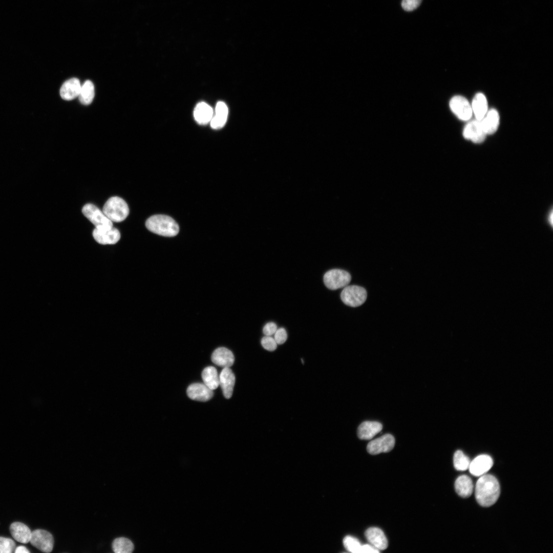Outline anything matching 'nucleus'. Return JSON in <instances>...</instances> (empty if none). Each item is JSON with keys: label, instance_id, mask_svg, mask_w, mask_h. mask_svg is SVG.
Here are the masks:
<instances>
[{"label": "nucleus", "instance_id": "22", "mask_svg": "<svg viewBox=\"0 0 553 553\" xmlns=\"http://www.w3.org/2000/svg\"><path fill=\"white\" fill-rule=\"evenodd\" d=\"M228 115V108L226 104L222 102H218L216 107L215 115L210 121V125L214 129H219L225 125Z\"/></svg>", "mask_w": 553, "mask_h": 553}, {"label": "nucleus", "instance_id": "23", "mask_svg": "<svg viewBox=\"0 0 553 553\" xmlns=\"http://www.w3.org/2000/svg\"><path fill=\"white\" fill-rule=\"evenodd\" d=\"M457 493L463 498L470 497L473 491L474 485L471 478L463 475L458 477L455 483Z\"/></svg>", "mask_w": 553, "mask_h": 553}, {"label": "nucleus", "instance_id": "12", "mask_svg": "<svg viewBox=\"0 0 553 553\" xmlns=\"http://www.w3.org/2000/svg\"><path fill=\"white\" fill-rule=\"evenodd\" d=\"M493 465V461L487 455H481L470 462L469 467L470 472L475 476L484 475Z\"/></svg>", "mask_w": 553, "mask_h": 553}, {"label": "nucleus", "instance_id": "29", "mask_svg": "<svg viewBox=\"0 0 553 553\" xmlns=\"http://www.w3.org/2000/svg\"><path fill=\"white\" fill-rule=\"evenodd\" d=\"M343 544L348 551L353 553H360L362 544L356 538L350 536H346L343 540Z\"/></svg>", "mask_w": 553, "mask_h": 553}, {"label": "nucleus", "instance_id": "14", "mask_svg": "<svg viewBox=\"0 0 553 553\" xmlns=\"http://www.w3.org/2000/svg\"><path fill=\"white\" fill-rule=\"evenodd\" d=\"M365 536L370 544L378 550L387 548L388 540L380 528L375 527L368 528L365 532Z\"/></svg>", "mask_w": 553, "mask_h": 553}, {"label": "nucleus", "instance_id": "2", "mask_svg": "<svg viewBox=\"0 0 553 553\" xmlns=\"http://www.w3.org/2000/svg\"><path fill=\"white\" fill-rule=\"evenodd\" d=\"M145 226L151 232L164 237H174L179 231L176 222L171 217L164 215L150 217L145 222Z\"/></svg>", "mask_w": 553, "mask_h": 553}, {"label": "nucleus", "instance_id": "5", "mask_svg": "<svg viewBox=\"0 0 553 553\" xmlns=\"http://www.w3.org/2000/svg\"><path fill=\"white\" fill-rule=\"evenodd\" d=\"M350 273L340 269H333L327 271L323 278L325 286L330 290L344 288L350 282Z\"/></svg>", "mask_w": 553, "mask_h": 553}, {"label": "nucleus", "instance_id": "37", "mask_svg": "<svg viewBox=\"0 0 553 553\" xmlns=\"http://www.w3.org/2000/svg\"><path fill=\"white\" fill-rule=\"evenodd\" d=\"M301 360H302V364H304V360H303V359H302Z\"/></svg>", "mask_w": 553, "mask_h": 553}, {"label": "nucleus", "instance_id": "24", "mask_svg": "<svg viewBox=\"0 0 553 553\" xmlns=\"http://www.w3.org/2000/svg\"><path fill=\"white\" fill-rule=\"evenodd\" d=\"M471 107L476 119L481 120L487 112V102L485 95L481 93L476 94Z\"/></svg>", "mask_w": 553, "mask_h": 553}, {"label": "nucleus", "instance_id": "27", "mask_svg": "<svg viewBox=\"0 0 553 553\" xmlns=\"http://www.w3.org/2000/svg\"><path fill=\"white\" fill-rule=\"evenodd\" d=\"M134 548L132 542L125 537L116 538L112 543V549L115 553H131Z\"/></svg>", "mask_w": 553, "mask_h": 553}, {"label": "nucleus", "instance_id": "19", "mask_svg": "<svg viewBox=\"0 0 553 553\" xmlns=\"http://www.w3.org/2000/svg\"><path fill=\"white\" fill-rule=\"evenodd\" d=\"M499 113L494 109L487 111L484 117L480 120L486 135L493 134L497 131L499 125Z\"/></svg>", "mask_w": 553, "mask_h": 553}, {"label": "nucleus", "instance_id": "28", "mask_svg": "<svg viewBox=\"0 0 553 553\" xmlns=\"http://www.w3.org/2000/svg\"><path fill=\"white\" fill-rule=\"evenodd\" d=\"M454 465L458 471L466 470L470 465V460L462 451H457L454 455Z\"/></svg>", "mask_w": 553, "mask_h": 553}, {"label": "nucleus", "instance_id": "11", "mask_svg": "<svg viewBox=\"0 0 553 553\" xmlns=\"http://www.w3.org/2000/svg\"><path fill=\"white\" fill-rule=\"evenodd\" d=\"M95 240L102 245L116 244L120 238L119 231L113 226L109 229L95 228L93 231Z\"/></svg>", "mask_w": 553, "mask_h": 553}, {"label": "nucleus", "instance_id": "9", "mask_svg": "<svg viewBox=\"0 0 553 553\" xmlns=\"http://www.w3.org/2000/svg\"><path fill=\"white\" fill-rule=\"evenodd\" d=\"M395 442L392 435L386 434L369 442L367 450L372 455L389 452L393 449Z\"/></svg>", "mask_w": 553, "mask_h": 553}, {"label": "nucleus", "instance_id": "8", "mask_svg": "<svg viewBox=\"0 0 553 553\" xmlns=\"http://www.w3.org/2000/svg\"><path fill=\"white\" fill-rule=\"evenodd\" d=\"M449 104L452 111L459 119L467 121L472 117V107L465 97L460 95L455 96L451 99Z\"/></svg>", "mask_w": 553, "mask_h": 553}, {"label": "nucleus", "instance_id": "33", "mask_svg": "<svg viewBox=\"0 0 553 553\" xmlns=\"http://www.w3.org/2000/svg\"><path fill=\"white\" fill-rule=\"evenodd\" d=\"M273 338L277 344L281 345L284 344L287 338V334L285 329L284 328L277 329L274 334Z\"/></svg>", "mask_w": 553, "mask_h": 553}, {"label": "nucleus", "instance_id": "3", "mask_svg": "<svg viewBox=\"0 0 553 553\" xmlns=\"http://www.w3.org/2000/svg\"><path fill=\"white\" fill-rule=\"evenodd\" d=\"M102 211L112 222H120L124 220L129 214V208L125 201L119 197L109 198L103 205Z\"/></svg>", "mask_w": 553, "mask_h": 553}, {"label": "nucleus", "instance_id": "25", "mask_svg": "<svg viewBox=\"0 0 553 553\" xmlns=\"http://www.w3.org/2000/svg\"><path fill=\"white\" fill-rule=\"evenodd\" d=\"M202 378L204 384L212 390L219 386V376L216 369L212 366L204 369L202 372Z\"/></svg>", "mask_w": 553, "mask_h": 553}, {"label": "nucleus", "instance_id": "10", "mask_svg": "<svg viewBox=\"0 0 553 553\" xmlns=\"http://www.w3.org/2000/svg\"><path fill=\"white\" fill-rule=\"evenodd\" d=\"M464 138L475 143H482L485 139L486 134L484 131L480 120H473L469 122L463 131Z\"/></svg>", "mask_w": 553, "mask_h": 553}, {"label": "nucleus", "instance_id": "17", "mask_svg": "<svg viewBox=\"0 0 553 553\" xmlns=\"http://www.w3.org/2000/svg\"><path fill=\"white\" fill-rule=\"evenodd\" d=\"M81 84L78 79L72 78L66 81L60 90L61 97L66 100H71L78 96Z\"/></svg>", "mask_w": 553, "mask_h": 553}, {"label": "nucleus", "instance_id": "18", "mask_svg": "<svg viewBox=\"0 0 553 553\" xmlns=\"http://www.w3.org/2000/svg\"><path fill=\"white\" fill-rule=\"evenodd\" d=\"M382 429V424L377 421H366L363 422L357 428V436L360 439L369 440L379 433Z\"/></svg>", "mask_w": 553, "mask_h": 553}, {"label": "nucleus", "instance_id": "26", "mask_svg": "<svg viewBox=\"0 0 553 553\" xmlns=\"http://www.w3.org/2000/svg\"><path fill=\"white\" fill-rule=\"evenodd\" d=\"M94 93V84L91 81L88 80L81 86L80 91L78 97L80 102L82 104L89 105L93 100Z\"/></svg>", "mask_w": 553, "mask_h": 553}, {"label": "nucleus", "instance_id": "15", "mask_svg": "<svg viewBox=\"0 0 553 553\" xmlns=\"http://www.w3.org/2000/svg\"><path fill=\"white\" fill-rule=\"evenodd\" d=\"M235 384V376L229 368H223L219 375V385L224 396L230 398L232 394Z\"/></svg>", "mask_w": 553, "mask_h": 553}, {"label": "nucleus", "instance_id": "13", "mask_svg": "<svg viewBox=\"0 0 553 553\" xmlns=\"http://www.w3.org/2000/svg\"><path fill=\"white\" fill-rule=\"evenodd\" d=\"M187 394L190 399L200 401H206L214 395L213 390L204 384L194 383L187 388Z\"/></svg>", "mask_w": 553, "mask_h": 553}, {"label": "nucleus", "instance_id": "36", "mask_svg": "<svg viewBox=\"0 0 553 553\" xmlns=\"http://www.w3.org/2000/svg\"><path fill=\"white\" fill-rule=\"evenodd\" d=\"M14 552L15 553H28V552H30V551L27 549V548L25 546H19L17 547L16 548H15Z\"/></svg>", "mask_w": 553, "mask_h": 553}, {"label": "nucleus", "instance_id": "31", "mask_svg": "<svg viewBox=\"0 0 553 553\" xmlns=\"http://www.w3.org/2000/svg\"><path fill=\"white\" fill-rule=\"evenodd\" d=\"M261 343L262 347L269 351H274L278 345L273 337L266 335L262 337Z\"/></svg>", "mask_w": 553, "mask_h": 553}, {"label": "nucleus", "instance_id": "32", "mask_svg": "<svg viewBox=\"0 0 553 553\" xmlns=\"http://www.w3.org/2000/svg\"><path fill=\"white\" fill-rule=\"evenodd\" d=\"M422 0H402L401 6L407 11L416 9L421 4Z\"/></svg>", "mask_w": 553, "mask_h": 553}, {"label": "nucleus", "instance_id": "21", "mask_svg": "<svg viewBox=\"0 0 553 553\" xmlns=\"http://www.w3.org/2000/svg\"><path fill=\"white\" fill-rule=\"evenodd\" d=\"M213 114L211 107L204 102L198 103L194 111V116L196 121L198 123L203 125L211 121Z\"/></svg>", "mask_w": 553, "mask_h": 553}, {"label": "nucleus", "instance_id": "20", "mask_svg": "<svg viewBox=\"0 0 553 553\" xmlns=\"http://www.w3.org/2000/svg\"><path fill=\"white\" fill-rule=\"evenodd\" d=\"M10 531L16 541L22 543L30 542L32 531L26 524L19 522H13L10 525Z\"/></svg>", "mask_w": 553, "mask_h": 553}, {"label": "nucleus", "instance_id": "6", "mask_svg": "<svg viewBox=\"0 0 553 553\" xmlns=\"http://www.w3.org/2000/svg\"><path fill=\"white\" fill-rule=\"evenodd\" d=\"M82 212L98 229H109L113 227V223L104 214L102 211L92 204L83 206Z\"/></svg>", "mask_w": 553, "mask_h": 553}, {"label": "nucleus", "instance_id": "16", "mask_svg": "<svg viewBox=\"0 0 553 553\" xmlns=\"http://www.w3.org/2000/svg\"><path fill=\"white\" fill-rule=\"evenodd\" d=\"M211 360L217 366L229 368L233 364L235 357L230 350L224 347H220L213 352Z\"/></svg>", "mask_w": 553, "mask_h": 553}, {"label": "nucleus", "instance_id": "1", "mask_svg": "<svg viewBox=\"0 0 553 553\" xmlns=\"http://www.w3.org/2000/svg\"><path fill=\"white\" fill-rule=\"evenodd\" d=\"M500 491L499 483L495 477L491 475H483L476 484V500L482 506H490L498 500Z\"/></svg>", "mask_w": 553, "mask_h": 553}, {"label": "nucleus", "instance_id": "30", "mask_svg": "<svg viewBox=\"0 0 553 553\" xmlns=\"http://www.w3.org/2000/svg\"><path fill=\"white\" fill-rule=\"evenodd\" d=\"M15 548V543L12 539L0 537V553H12Z\"/></svg>", "mask_w": 553, "mask_h": 553}, {"label": "nucleus", "instance_id": "7", "mask_svg": "<svg viewBox=\"0 0 553 553\" xmlns=\"http://www.w3.org/2000/svg\"><path fill=\"white\" fill-rule=\"evenodd\" d=\"M31 545L42 552L49 553L52 551L54 545V539L49 531L37 529L32 531L30 540Z\"/></svg>", "mask_w": 553, "mask_h": 553}, {"label": "nucleus", "instance_id": "4", "mask_svg": "<svg viewBox=\"0 0 553 553\" xmlns=\"http://www.w3.org/2000/svg\"><path fill=\"white\" fill-rule=\"evenodd\" d=\"M367 293L362 287L356 285L346 286L341 293L342 302L350 307L361 305L367 299Z\"/></svg>", "mask_w": 553, "mask_h": 553}, {"label": "nucleus", "instance_id": "35", "mask_svg": "<svg viewBox=\"0 0 553 553\" xmlns=\"http://www.w3.org/2000/svg\"><path fill=\"white\" fill-rule=\"evenodd\" d=\"M379 550L371 544H366L361 545L360 553H378Z\"/></svg>", "mask_w": 553, "mask_h": 553}, {"label": "nucleus", "instance_id": "34", "mask_svg": "<svg viewBox=\"0 0 553 553\" xmlns=\"http://www.w3.org/2000/svg\"><path fill=\"white\" fill-rule=\"evenodd\" d=\"M278 329L276 325L273 322H269L265 325L263 332L266 336L273 335Z\"/></svg>", "mask_w": 553, "mask_h": 553}]
</instances>
